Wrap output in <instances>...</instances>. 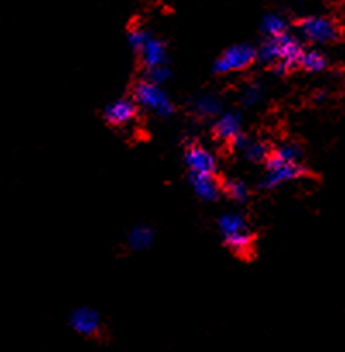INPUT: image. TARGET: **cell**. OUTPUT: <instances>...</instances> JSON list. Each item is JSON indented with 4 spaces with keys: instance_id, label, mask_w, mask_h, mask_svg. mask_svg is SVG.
Masks as SVG:
<instances>
[{
    "instance_id": "cell-21",
    "label": "cell",
    "mask_w": 345,
    "mask_h": 352,
    "mask_svg": "<svg viewBox=\"0 0 345 352\" xmlns=\"http://www.w3.org/2000/svg\"><path fill=\"white\" fill-rule=\"evenodd\" d=\"M148 36H151V32H147L145 28H140V26H133V28L128 32L126 42H128V45H130V49L137 54L138 50L144 47V43L147 42Z\"/></svg>"
},
{
    "instance_id": "cell-6",
    "label": "cell",
    "mask_w": 345,
    "mask_h": 352,
    "mask_svg": "<svg viewBox=\"0 0 345 352\" xmlns=\"http://www.w3.org/2000/svg\"><path fill=\"white\" fill-rule=\"evenodd\" d=\"M306 175L307 169L304 168L302 162L268 161L266 162L265 175H263L261 182H259V188L266 192L275 190V188L290 184V182L300 180Z\"/></svg>"
},
{
    "instance_id": "cell-7",
    "label": "cell",
    "mask_w": 345,
    "mask_h": 352,
    "mask_svg": "<svg viewBox=\"0 0 345 352\" xmlns=\"http://www.w3.org/2000/svg\"><path fill=\"white\" fill-rule=\"evenodd\" d=\"M183 162L188 169V175H216L218 162L214 154L204 145L188 142L183 148Z\"/></svg>"
},
{
    "instance_id": "cell-10",
    "label": "cell",
    "mask_w": 345,
    "mask_h": 352,
    "mask_svg": "<svg viewBox=\"0 0 345 352\" xmlns=\"http://www.w3.org/2000/svg\"><path fill=\"white\" fill-rule=\"evenodd\" d=\"M230 145H232L235 151L242 152L243 157L249 162H252V164H259V162H265L266 164L273 151L266 142L256 140V138L249 137V135L243 133V131L236 135V137L230 142Z\"/></svg>"
},
{
    "instance_id": "cell-1",
    "label": "cell",
    "mask_w": 345,
    "mask_h": 352,
    "mask_svg": "<svg viewBox=\"0 0 345 352\" xmlns=\"http://www.w3.org/2000/svg\"><path fill=\"white\" fill-rule=\"evenodd\" d=\"M304 49L302 40L289 32L276 38H265L257 49V60L268 66L276 76H283L299 67Z\"/></svg>"
},
{
    "instance_id": "cell-11",
    "label": "cell",
    "mask_w": 345,
    "mask_h": 352,
    "mask_svg": "<svg viewBox=\"0 0 345 352\" xmlns=\"http://www.w3.org/2000/svg\"><path fill=\"white\" fill-rule=\"evenodd\" d=\"M188 184L195 197L202 202H216L223 195V182L216 175H188Z\"/></svg>"
},
{
    "instance_id": "cell-13",
    "label": "cell",
    "mask_w": 345,
    "mask_h": 352,
    "mask_svg": "<svg viewBox=\"0 0 345 352\" xmlns=\"http://www.w3.org/2000/svg\"><path fill=\"white\" fill-rule=\"evenodd\" d=\"M212 133H214V137L218 138V140L230 144L236 135L242 133V114H240V111H223V113L214 120Z\"/></svg>"
},
{
    "instance_id": "cell-5",
    "label": "cell",
    "mask_w": 345,
    "mask_h": 352,
    "mask_svg": "<svg viewBox=\"0 0 345 352\" xmlns=\"http://www.w3.org/2000/svg\"><path fill=\"white\" fill-rule=\"evenodd\" d=\"M257 60V49L250 43H235L228 47L212 64L214 74H232L245 71Z\"/></svg>"
},
{
    "instance_id": "cell-20",
    "label": "cell",
    "mask_w": 345,
    "mask_h": 352,
    "mask_svg": "<svg viewBox=\"0 0 345 352\" xmlns=\"http://www.w3.org/2000/svg\"><path fill=\"white\" fill-rule=\"evenodd\" d=\"M263 94H265V88L259 81H249L243 85L242 92H240V104L243 107L256 106L263 99Z\"/></svg>"
},
{
    "instance_id": "cell-14",
    "label": "cell",
    "mask_w": 345,
    "mask_h": 352,
    "mask_svg": "<svg viewBox=\"0 0 345 352\" xmlns=\"http://www.w3.org/2000/svg\"><path fill=\"white\" fill-rule=\"evenodd\" d=\"M190 111L199 120H216L223 113V100L216 94H201L192 99Z\"/></svg>"
},
{
    "instance_id": "cell-8",
    "label": "cell",
    "mask_w": 345,
    "mask_h": 352,
    "mask_svg": "<svg viewBox=\"0 0 345 352\" xmlns=\"http://www.w3.org/2000/svg\"><path fill=\"white\" fill-rule=\"evenodd\" d=\"M67 323L81 337H99L102 331V316L99 311L90 306H80L71 311Z\"/></svg>"
},
{
    "instance_id": "cell-18",
    "label": "cell",
    "mask_w": 345,
    "mask_h": 352,
    "mask_svg": "<svg viewBox=\"0 0 345 352\" xmlns=\"http://www.w3.org/2000/svg\"><path fill=\"white\" fill-rule=\"evenodd\" d=\"M299 67L307 73H323L328 67V57L318 49H304Z\"/></svg>"
},
{
    "instance_id": "cell-17",
    "label": "cell",
    "mask_w": 345,
    "mask_h": 352,
    "mask_svg": "<svg viewBox=\"0 0 345 352\" xmlns=\"http://www.w3.org/2000/svg\"><path fill=\"white\" fill-rule=\"evenodd\" d=\"M289 21L282 14L276 12H268L261 21V33L266 38H276L285 33H289Z\"/></svg>"
},
{
    "instance_id": "cell-16",
    "label": "cell",
    "mask_w": 345,
    "mask_h": 352,
    "mask_svg": "<svg viewBox=\"0 0 345 352\" xmlns=\"http://www.w3.org/2000/svg\"><path fill=\"white\" fill-rule=\"evenodd\" d=\"M268 161L276 162H302V147L297 142L287 140L276 145L271 151Z\"/></svg>"
},
{
    "instance_id": "cell-12",
    "label": "cell",
    "mask_w": 345,
    "mask_h": 352,
    "mask_svg": "<svg viewBox=\"0 0 345 352\" xmlns=\"http://www.w3.org/2000/svg\"><path fill=\"white\" fill-rule=\"evenodd\" d=\"M137 56L138 59H140L144 71L152 69V67H157V66H166L169 60L168 47H166V43L162 42L161 38L152 35V33L147 38V42L144 43V47L137 52Z\"/></svg>"
},
{
    "instance_id": "cell-15",
    "label": "cell",
    "mask_w": 345,
    "mask_h": 352,
    "mask_svg": "<svg viewBox=\"0 0 345 352\" xmlns=\"http://www.w3.org/2000/svg\"><path fill=\"white\" fill-rule=\"evenodd\" d=\"M155 233L154 230L151 228L148 225H135L133 228L128 232L126 235V247L133 252H144V250L151 249L152 243H154Z\"/></svg>"
},
{
    "instance_id": "cell-2",
    "label": "cell",
    "mask_w": 345,
    "mask_h": 352,
    "mask_svg": "<svg viewBox=\"0 0 345 352\" xmlns=\"http://www.w3.org/2000/svg\"><path fill=\"white\" fill-rule=\"evenodd\" d=\"M218 230L225 245L240 257H249L254 249V232L242 212L228 211L218 218Z\"/></svg>"
},
{
    "instance_id": "cell-9",
    "label": "cell",
    "mask_w": 345,
    "mask_h": 352,
    "mask_svg": "<svg viewBox=\"0 0 345 352\" xmlns=\"http://www.w3.org/2000/svg\"><path fill=\"white\" fill-rule=\"evenodd\" d=\"M138 109L131 97H120V99H114L104 107V121L111 126H128V124L133 123L138 116Z\"/></svg>"
},
{
    "instance_id": "cell-19",
    "label": "cell",
    "mask_w": 345,
    "mask_h": 352,
    "mask_svg": "<svg viewBox=\"0 0 345 352\" xmlns=\"http://www.w3.org/2000/svg\"><path fill=\"white\" fill-rule=\"evenodd\" d=\"M223 195L230 199L233 202H238V204H243V202L249 201L250 197V188L245 182L242 180H226L223 182Z\"/></svg>"
},
{
    "instance_id": "cell-3",
    "label": "cell",
    "mask_w": 345,
    "mask_h": 352,
    "mask_svg": "<svg viewBox=\"0 0 345 352\" xmlns=\"http://www.w3.org/2000/svg\"><path fill=\"white\" fill-rule=\"evenodd\" d=\"M131 99L137 102L138 107L148 111L161 120H168L177 113L175 102L169 99L164 88L157 83L140 78L131 87Z\"/></svg>"
},
{
    "instance_id": "cell-22",
    "label": "cell",
    "mask_w": 345,
    "mask_h": 352,
    "mask_svg": "<svg viewBox=\"0 0 345 352\" xmlns=\"http://www.w3.org/2000/svg\"><path fill=\"white\" fill-rule=\"evenodd\" d=\"M172 71L171 67H169V64H166V66H157V67H152V69H145L144 71V76L145 80L152 81V83H157V85H164L166 81L171 78Z\"/></svg>"
},
{
    "instance_id": "cell-4",
    "label": "cell",
    "mask_w": 345,
    "mask_h": 352,
    "mask_svg": "<svg viewBox=\"0 0 345 352\" xmlns=\"http://www.w3.org/2000/svg\"><path fill=\"white\" fill-rule=\"evenodd\" d=\"M299 38L313 45H326L340 38L337 23L324 16H307L296 25Z\"/></svg>"
}]
</instances>
